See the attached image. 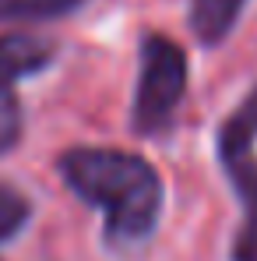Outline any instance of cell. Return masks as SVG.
Masks as SVG:
<instances>
[{
    "mask_svg": "<svg viewBox=\"0 0 257 261\" xmlns=\"http://www.w3.org/2000/svg\"><path fill=\"white\" fill-rule=\"evenodd\" d=\"M56 170L85 205L102 212V233L113 251H130L155 233L162 219V176L145 155L74 145L56 159Z\"/></svg>",
    "mask_w": 257,
    "mask_h": 261,
    "instance_id": "1",
    "label": "cell"
},
{
    "mask_svg": "<svg viewBox=\"0 0 257 261\" xmlns=\"http://www.w3.org/2000/svg\"><path fill=\"white\" fill-rule=\"evenodd\" d=\"M215 155L243 208L229 261H257V82L218 124Z\"/></svg>",
    "mask_w": 257,
    "mask_h": 261,
    "instance_id": "2",
    "label": "cell"
},
{
    "mask_svg": "<svg viewBox=\"0 0 257 261\" xmlns=\"http://www.w3.org/2000/svg\"><path fill=\"white\" fill-rule=\"evenodd\" d=\"M183 95H187L183 46L162 32H145L137 46V88H134V102H130L134 134L155 138V134L169 130Z\"/></svg>",
    "mask_w": 257,
    "mask_h": 261,
    "instance_id": "3",
    "label": "cell"
},
{
    "mask_svg": "<svg viewBox=\"0 0 257 261\" xmlns=\"http://www.w3.org/2000/svg\"><path fill=\"white\" fill-rule=\"evenodd\" d=\"M56 57V43L36 32L0 36V155L14 152L25 130V110L18 99V82L46 71Z\"/></svg>",
    "mask_w": 257,
    "mask_h": 261,
    "instance_id": "4",
    "label": "cell"
},
{
    "mask_svg": "<svg viewBox=\"0 0 257 261\" xmlns=\"http://www.w3.org/2000/svg\"><path fill=\"white\" fill-rule=\"evenodd\" d=\"M247 0H190V11H187V25L194 32V39L212 49V46L225 43L229 32L236 29L240 14H243Z\"/></svg>",
    "mask_w": 257,
    "mask_h": 261,
    "instance_id": "5",
    "label": "cell"
},
{
    "mask_svg": "<svg viewBox=\"0 0 257 261\" xmlns=\"http://www.w3.org/2000/svg\"><path fill=\"white\" fill-rule=\"evenodd\" d=\"M78 7H85V0H0V25H14V21H53V18H67Z\"/></svg>",
    "mask_w": 257,
    "mask_h": 261,
    "instance_id": "6",
    "label": "cell"
},
{
    "mask_svg": "<svg viewBox=\"0 0 257 261\" xmlns=\"http://www.w3.org/2000/svg\"><path fill=\"white\" fill-rule=\"evenodd\" d=\"M28 219H32V201L18 187H11V184L0 180V244L11 240V237H18Z\"/></svg>",
    "mask_w": 257,
    "mask_h": 261,
    "instance_id": "7",
    "label": "cell"
}]
</instances>
